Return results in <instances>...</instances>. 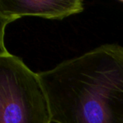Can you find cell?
<instances>
[{
	"instance_id": "1",
	"label": "cell",
	"mask_w": 123,
	"mask_h": 123,
	"mask_svg": "<svg viewBox=\"0 0 123 123\" xmlns=\"http://www.w3.org/2000/svg\"><path fill=\"white\" fill-rule=\"evenodd\" d=\"M55 123H123V46L104 44L38 73Z\"/></svg>"
},
{
	"instance_id": "3",
	"label": "cell",
	"mask_w": 123,
	"mask_h": 123,
	"mask_svg": "<svg viewBox=\"0 0 123 123\" xmlns=\"http://www.w3.org/2000/svg\"><path fill=\"white\" fill-rule=\"evenodd\" d=\"M83 11L84 3L80 0H0V45H4L6 26L23 16L62 19Z\"/></svg>"
},
{
	"instance_id": "2",
	"label": "cell",
	"mask_w": 123,
	"mask_h": 123,
	"mask_svg": "<svg viewBox=\"0 0 123 123\" xmlns=\"http://www.w3.org/2000/svg\"><path fill=\"white\" fill-rule=\"evenodd\" d=\"M49 101L38 73L0 46V123H51Z\"/></svg>"
}]
</instances>
